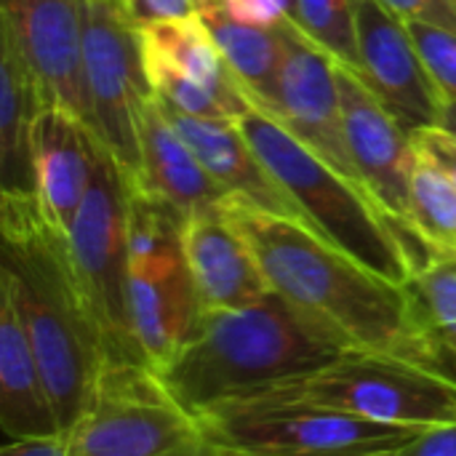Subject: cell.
Instances as JSON below:
<instances>
[{
  "instance_id": "obj_1",
  "label": "cell",
  "mask_w": 456,
  "mask_h": 456,
  "mask_svg": "<svg viewBox=\"0 0 456 456\" xmlns=\"http://www.w3.org/2000/svg\"><path fill=\"white\" fill-rule=\"evenodd\" d=\"M230 214L270 283V291L358 353H377L454 377L422 329L406 286H398L313 232L238 198Z\"/></svg>"
},
{
  "instance_id": "obj_2",
  "label": "cell",
  "mask_w": 456,
  "mask_h": 456,
  "mask_svg": "<svg viewBox=\"0 0 456 456\" xmlns=\"http://www.w3.org/2000/svg\"><path fill=\"white\" fill-rule=\"evenodd\" d=\"M355 353L278 294L235 310H206L179 353L152 371L200 422L211 411L273 393Z\"/></svg>"
},
{
  "instance_id": "obj_3",
  "label": "cell",
  "mask_w": 456,
  "mask_h": 456,
  "mask_svg": "<svg viewBox=\"0 0 456 456\" xmlns=\"http://www.w3.org/2000/svg\"><path fill=\"white\" fill-rule=\"evenodd\" d=\"M0 227V283L19 305L56 419L67 433L107 369L102 339L80 294L67 238L45 224L37 200L3 198Z\"/></svg>"
},
{
  "instance_id": "obj_4",
  "label": "cell",
  "mask_w": 456,
  "mask_h": 456,
  "mask_svg": "<svg viewBox=\"0 0 456 456\" xmlns=\"http://www.w3.org/2000/svg\"><path fill=\"white\" fill-rule=\"evenodd\" d=\"M254 152L297 200L313 232L377 275L406 286L411 265L382 208L347 176L307 150L275 118L254 107L238 120Z\"/></svg>"
},
{
  "instance_id": "obj_5",
  "label": "cell",
  "mask_w": 456,
  "mask_h": 456,
  "mask_svg": "<svg viewBox=\"0 0 456 456\" xmlns=\"http://www.w3.org/2000/svg\"><path fill=\"white\" fill-rule=\"evenodd\" d=\"M200 436L227 456H369L401 452L422 430L379 425L310 401L259 395L198 422Z\"/></svg>"
},
{
  "instance_id": "obj_6",
  "label": "cell",
  "mask_w": 456,
  "mask_h": 456,
  "mask_svg": "<svg viewBox=\"0 0 456 456\" xmlns=\"http://www.w3.org/2000/svg\"><path fill=\"white\" fill-rule=\"evenodd\" d=\"M128 176L104 150L96 176L67 232V254L102 339L107 369L144 366L128 318L126 262Z\"/></svg>"
},
{
  "instance_id": "obj_7",
  "label": "cell",
  "mask_w": 456,
  "mask_h": 456,
  "mask_svg": "<svg viewBox=\"0 0 456 456\" xmlns=\"http://www.w3.org/2000/svg\"><path fill=\"white\" fill-rule=\"evenodd\" d=\"M267 395L310 401L395 428L428 430L456 419L454 377L401 358L358 350L307 377L291 379Z\"/></svg>"
},
{
  "instance_id": "obj_8",
  "label": "cell",
  "mask_w": 456,
  "mask_h": 456,
  "mask_svg": "<svg viewBox=\"0 0 456 456\" xmlns=\"http://www.w3.org/2000/svg\"><path fill=\"white\" fill-rule=\"evenodd\" d=\"M64 436L69 456H166L203 438L198 422L144 366L104 369Z\"/></svg>"
},
{
  "instance_id": "obj_9",
  "label": "cell",
  "mask_w": 456,
  "mask_h": 456,
  "mask_svg": "<svg viewBox=\"0 0 456 456\" xmlns=\"http://www.w3.org/2000/svg\"><path fill=\"white\" fill-rule=\"evenodd\" d=\"M83 83L88 126L128 179L139 171V120L155 96L147 80L139 32L115 0H86Z\"/></svg>"
},
{
  "instance_id": "obj_10",
  "label": "cell",
  "mask_w": 456,
  "mask_h": 456,
  "mask_svg": "<svg viewBox=\"0 0 456 456\" xmlns=\"http://www.w3.org/2000/svg\"><path fill=\"white\" fill-rule=\"evenodd\" d=\"M136 32L152 94L168 110L203 120H240L254 110L200 16Z\"/></svg>"
},
{
  "instance_id": "obj_11",
  "label": "cell",
  "mask_w": 456,
  "mask_h": 456,
  "mask_svg": "<svg viewBox=\"0 0 456 456\" xmlns=\"http://www.w3.org/2000/svg\"><path fill=\"white\" fill-rule=\"evenodd\" d=\"M337 69L339 64L334 56L310 43L291 21H286V56L275 83V94L270 104L259 110L275 118L307 150H313L334 171H339L366 192L347 147Z\"/></svg>"
},
{
  "instance_id": "obj_12",
  "label": "cell",
  "mask_w": 456,
  "mask_h": 456,
  "mask_svg": "<svg viewBox=\"0 0 456 456\" xmlns=\"http://www.w3.org/2000/svg\"><path fill=\"white\" fill-rule=\"evenodd\" d=\"M0 35L32 72L45 107H61L88 123L86 0H0Z\"/></svg>"
},
{
  "instance_id": "obj_13",
  "label": "cell",
  "mask_w": 456,
  "mask_h": 456,
  "mask_svg": "<svg viewBox=\"0 0 456 456\" xmlns=\"http://www.w3.org/2000/svg\"><path fill=\"white\" fill-rule=\"evenodd\" d=\"M358 77L414 136L441 123L444 94L430 77L406 21L377 0H355Z\"/></svg>"
},
{
  "instance_id": "obj_14",
  "label": "cell",
  "mask_w": 456,
  "mask_h": 456,
  "mask_svg": "<svg viewBox=\"0 0 456 456\" xmlns=\"http://www.w3.org/2000/svg\"><path fill=\"white\" fill-rule=\"evenodd\" d=\"M339 94L345 112L347 147L355 171L387 219L409 222L411 176L419 160L414 136L374 96V91L347 67L339 64Z\"/></svg>"
},
{
  "instance_id": "obj_15",
  "label": "cell",
  "mask_w": 456,
  "mask_h": 456,
  "mask_svg": "<svg viewBox=\"0 0 456 456\" xmlns=\"http://www.w3.org/2000/svg\"><path fill=\"white\" fill-rule=\"evenodd\" d=\"M104 155L102 142L86 120L61 110L43 107L32 126V176L35 200L51 230L67 238L72 219L96 176Z\"/></svg>"
},
{
  "instance_id": "obj_16",
  "label": "cell",
  "mask_w": 456,
  "mask_h": 456,
  "mask_svg": "<svg viewBox=\"0 0 456 456\" xmlns=\"http://www.w3.org/2000/svg\"><path fill=\"white\" fill-rule=\"evenodd\" d=\"M126 299L131 331L150 371H158L179 353L206 313L184 248L128 267Z\"/></svg>"
},
{
  "instance_id": "obj_17",
  "label": "cell",
  "mask_w": 456,
  "mask_h": 456,
  "mask_svg": "<svg viewBox=\"0 0 456 456\" xmlns=\"http://www.w3.org/2000/svg\"><path fill=\"white\" fill-rule=\"evenodd\" d=\"M227 206L195 211L184 224V259L203 310L248 307L273 294Z\"/></svg>"
},
{
  "instance_id": "obj_18",
  "label": "cell",
  "mask_w": 456,
  "mask_h": 456,
  "mask_svg": "<svg viewBox=\"0 0 456 456\" xmlns=\"http://www.w3.org/2000/svg\"><path fill=\"white\" fill-rule=\"evenodd\" d=\"M128 182L144 195L168 203L187 219L195 211L232 200V195L206 171L155 96L142 110L139 171Z\"/></svg>"
},
{
  "instance_id": "obj_19",
  "label": "cell",
  "mask_w": 456,
  "mask_h": 456,
  "mask_svg": "<svg viewBox=\"0 0 456 456\" xmlns=\"http://www.w3.org/2000/svg\"><path fill=\"white\" fill-rule=\"evenodd\" d=\"M166 112H168L171 123L176 126V131L184 136V142L192 147V152L200 158L206 171L232 198H238L259 211L307 224L302 208L283 190V184L270 174V168L262 163V158L254 152V147L246 139V134L240 131L238 120H203V118H190V115L174 112L168 107H166Z\"/></svg>"
},
{
  "instance_id": "obj_20",
  "label": "cell",
  "mask_w": 456,
  "mask_h": 456,
  "mask_svg": "<svg viewBox=\"0 0 456 456\" xmlns=\"http://www.w3.org/2000/svg\"><path fill=\"white\" fill-rule=\"evenodd\" d=\"M0 425L11 441L59 436L40 361L13 294L0 283Z\"/></svg>"
},
{
  "instance_id": "obj_21",
  "label": "cell",
  "mask_w": 456,
  "mask_h": 456,
  "mask_svg": "<svg viewBox=\"0 0 456 456\" xmlns=\"http://www.w3.org/2000/svg\"><path fill=\"white\" fill-rule=\"evenodd\" d=\"M45 107L43 94L16 53L0 35V192L3 198H35L32 126Z\"/></svg>"
},
{
  "instance_id": "obj_22",
  "label": "cell",
  "mask_w": 456,
  "mask_h": 456,
  "mask_svg": "<svg viewBox=\"0 0 456 456\" xmlns=\"http://www.w3.org/2000/svg\"><path fill=\"white\" fill-rule=\"evenodd\" d=\"M200 19L211 29L227 67L240 80L254 107H267L286 56V24L259 27L238 21L224 11L222 0H216Z\"/></svg>"
},
{
  "instance_id": "obj_23",
  "label": "cell",
  "mask_w": 456,
  "mask_h": 456,
  "mask_svg": "<svg viewBox=\"0 0 456 456\" xmlns=\"http://www.w3.org/2000/svg\"><path fill=\"white\" fill-rule=\"evenodd\" d=\"M414 313L456 374V256H438L406 283Z\"/></svg>"
},
{
  "instance_id": "obj_24",
  "label": "cell",
  "mask_w": 456,
  "mask_h": 456,
  "mask_svg": "<svg viewBox=\"0 0 456 456\" xmlns=\"http://www.w3.org/2000/svg\"><path fill=\"white\" fill-rule=\"evenodd\" d=\"M409 224L441 254H456V187L428 158L419 155L411 176Z\"/></svg>"
},
{
  "instance_id": "obj_25",
  "label": "cell",
  "mask_w": 456,
  "mask_h": 456,
  "mask_svg": "<svg viewBox=\"0 0 456 456\" xmlns=\"http://www.w3.org/2000/svg\"><path fill=\"white\" fill-rule=\"evenodd\" d=\"M289 21L337 64L358 75L355 0H291Z\"/></svg>"
},
{
  "instance_id": "obj_26",
  "label": "cell",
  "mask_w": 456,
  "mask_h": 456,
  "mask_svg": "<svg viewBox=\"0 0 456 456\" xmlns=\"http://www.w3.org/2000/svg\"><path fill=\"white\" fill-rule=\"evenodd\" d=\"M406 27L438 91L446 102H456V32L422 21H406Z\"/></svg>"
},
{
  "instance_id": "obj_27",
  "label": "cell",
  "mask_w": 456,
  "mask_h": 456,
  "mask_svg": "<svg viewBox=\"0 0 456 456\" xmlns=\"http://www.w3.org/2000/svg\"><path fill=\"white\" fill-rule=\"evenodd\" d=\"M216 0H115L120 13L134 29H144L163 21L203 16Z\"/></svg>"
},
{
  "instance_id": "obj_28",
  "label": "cell",
  "mask_w": 456,
  "mask_h": 456,
  "mask_svg": "<svg viewBox=\"0 0 456 456\" xmlns=\"http://www.w3.org/2000/svg\"><path fill=\"white\" fill-rule=\"evenodd\" d=\"M401 21H422L456 32V0H377Z\"/></svg>"
},
{
  "instance_id": "obj_29",
  "label": "cell",
  "mask_w": 456,
  "mask_h": 456,
  "mask_svg": "<svg viewBox=\"0 0 456 456\" xmlns=\"http://www.w3.org/2000/svg\"><path fill=\"white\" fill-rule=\"evenodd\" d=\"M414 147L422 158L436 163L456 187V136L444 131L441 126L422 128L414 134Z\"/></svg>"
},
{
  "instance_id": "obj_30",
  "label": "cell",
  "mask_w": 456,
  "mask_h": 456,
  "mask_svg": "<svg viewBox=\"0 0 456 456\" xmlns=\"http://www.w3.org/2000/svg\"><path fill=\"white\" fill-rule=\"evenodd\" d=\"M224 11L246 24L259 27H281L289 21L291 0H222Z\"/></svg>"
},
{
  "instance_id": "obj_31",
  "label": "cell",
  "mask_w": 456,
  "mask_h": 456,
  "mask_svg": "<svg viewBox=\"0 0 456 456\" xmlns=\"http://www.w3.org/2000/svg\"><path fill=\"white\" fill-rule=\"evenodd\" d=\"M398 456H456V419L422 430L398 452Z\"/></svg>"
},
{
  "instance_id": "obj_32",
  "label": "cell",
  "mask_w": 456,
  "mask_h": 456,
  "mask_svg": "<svg viewBox=\"0 0 456 456\" xmlns=\"http://www.w3.org/2000/svg\"><path fill=\"white\" fill-rule=\"evenodd\" d=\"M0 456H69V444L64 433L19 438V441H8Z\"/></svg>"
},
{
  "instance_id": "obj_33",
  "label": "cell",
  "mask_w": 456,
  "mask_h": 456,
  "mask_svg": "<svg viewBox=\"0 0 456 456\" xmlns=\"http://www.w3.org/2000/svg\"><path fill=\"white\" fill-rule=\"evenodd\" d=\"M166 456H227L224 452H219L216 446H211L206 438H198L195 444H190V446H184V449H176V452H171V454Z\"/></svg>"
},
{
  "instance_id": "obj_34",
  "label": "cell",
  "mask_w": 456,
  "mask_h": 456,
  "mask_svg": "<svg viewBox=\"0 0 456 456\" xmlns=\"http://www.w3.org/2000/svg\"><path fill=\"white\" fill-rule=\"evenodd\" d=\"M438 126L456 136V102H446L444 104V112H441V123Z\"/></svg>"
},
{
  "instance_id": "obj_35",
  "label": "cell",
  "mask_w": 456,
  "mask_h": 456,
  "mask_svg": "<svg viewBox=\"0 0 456 456\" xmlns=\"http://www.w3.org/2000/svg\"><path fill=\"white\" fill-rule=\"evenodd\" d=\"M369 456H398V452H385V454H369Z\"/></svg>"
},
{
  "instance_id": "obj_36",
  "label": "cell",
  "mask_w": 456,
  "mask_h": 456,
  "mask_svg": "<svg viewBox=\"0 0 456 456\" xmlns=\"http://www.w3.org/2000/svg\"><path fill=\"white\" fill-rule=\"evenodd\" d=\"M454 256H456V254H454Z\"/></svg>"
}]
</instances>
